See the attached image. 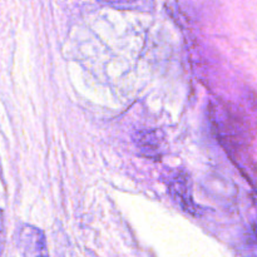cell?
<instances>
[{"label": "cell", "mask_w": 257, "mask_h": 257, "mask_svg": "<svg viewBox=\"0 0 257 257\" xmlns=\"http://www.w3.org/2000/svg\"><path fill=\"white\" fill-rule=\"evenodd\" d=\"M168 191L171 198L190 215H197V206L192 198L191 178L185 171H175L168 178Z\"/></svg>", "instance_id": "1"}, {"label": "cell", "mask_w": 257, "mask_h": 257, "mask_svg": "<svg viewBox=\"0 0 257 257\" xmlns=\"http://www.w3.org/2000/svg\"><path fill=\"white\" fill-rule=\"evenodd\" d=\"M136 147L145 157L160 158L162 156L163 138L157 130H141L133 136Z\"/></svg>", "instance_id": "2"}, {"label": "cell", "mask_w": 257, "mask_h": 257, "mask_svg": "<svg viewBox=\"0 0 257 257\" xmlns=\"http://www.w3.org/2000/svg\"><path fill=\"white\" fill-rule=\"evenodd\" d=\"M20 245L29 257H48L45 237L43 232L33 226H24L20 230Z\"/></svg>", "instance_id": "3"}, {"label": "cell", "mask_w": 257, "mask_h": 257, "mask_svg": "<svg viewBox=\"0 0 257 257\" xmlns=\"http://www.w3.org/2000/svg\"><path fill=\"white\" fill-rule=\"evenodd\" d=\"M104 2L113 3V4H115V3H118V4H125V3L133 2V0H104Z\"/></svg>", "instance_id": "4"}]
</instances>
